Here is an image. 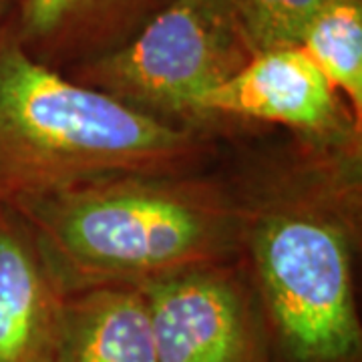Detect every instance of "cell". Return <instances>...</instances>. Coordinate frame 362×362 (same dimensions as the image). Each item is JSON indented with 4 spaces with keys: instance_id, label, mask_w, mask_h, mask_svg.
<instances>
[{
    "instance_id": "4fadbf2b",
    "label": "cell",
    "mask_w": 362,
    "mask_h": 362,
    "mask_svg": "<svg viewBox=\"0 0 362 362\" xmlns=\"http://www.w3.org/2000/svg\"><path fill=\"white\" fill-rule=\"evenodd\" d=\"M21 4H23V0H0V25L8 23Z\"/></svg>"
},
{
    "instance_id": "7a4b0ae2",
    "label": "cell",
    "mask_w": 362,
    "mask_h": 362,
    "mask_svg": "<svg viewBox=\"0 0 362 362\" xmlns=\"http://www.w3.org/2000/svg\"><path fill=\"white\" fill-rule=\"evenodd\" d=\"M13 211L65 296L226 264L242 250L240 195L197 171L89 181Z\"/></svg>"
},
{
    "instance_id": "8992f818",
    "label": "cell",
    "mask_w": 362,
    "mask_h": 362,
    "mask_svg": "<svg viewBox=\"0 0 362 362\" xmlns=\"http://www.w3.org/2000/svg\"><path fill=\"white\" fill-rule=\"evenodd\" d=\"M322 71L300 47L256 52L228 81L209 90L197 107V123L252 119L290 127L320 145L358 143L361 121L342 111Z\"/></svg>"
},
{
    "instance_id": "6da1fadb",
    "label": "cell",
    "mask_w": 362,
    "mask_h": 362,
    "mask_svg": "<svg viewBox=\"0 0 362 362\" xmlns=\"http://www.w3.org/2000/svg\"><path fill=\"white\" fill-rule=\"evenodd\" d=\"M242 204L246 247L266 326L288 362H356L361 322L352 256L361 207V143L302 139Z\"/></svg>"
},
{
    "instance_id": "7c38bea8",
    "label": "cell",
    "mask_w": 362,
    "mask_h": 362,
    "mask_svg": "<svg viewBox=\"0 0 362 362\" xmlns=\"http://www.w3.org/2000/svg\"><path fill=\"white\" fill-rule=\"evenodd\" d=\"M194 2L221 23L235 26V0H194Z\"/></svg>"
},
{
    "instance_id": "8fae6325",
    "label": "cell",
    "mask_w": 362,
    "mask_h": 362,
    "mask_svg": "<svg viewBox=\"0 0 362 362\" xmlns=\"http://www.w3.org/2000/svg\"><path fill=\"white\" fill-rule=\"evenodd\" d=\"M328 0H235V26L252 54L300 47Z\"/></svg>"
},
{
    "instance_id": "9c48e42d",
    "label": "cell",
    "mask_w": 362,
    "mask_h": 362,
    "mask_svg": "<svg viewBox=\"0 0 362 362\" xmlns=\"http://www.w3.org/2000/svg\"><path fill=\"white\" fill-rule=\"evenodd\" d=\"M51 362H157L141 290L103 286L65 296Z\"/></svg>"
},
{
    "instance_id": "52a82bcc",
    "label": "cell",
    "mask_w": 362,
    "mask_h": 362,
    "mask_svg": "<svg viewBox=\"0 0 362 362\" xmlns=\"http://www.w3.org/2000/svg\"><path fill=\"white\" fill-rule=\"evenodd\" d=\"M171 0H23L16 39L42 65L65 73L129 42Z\"/></svg>"
},
{
    "instance_id": "277c9868",
    "label": "cell",
    "mask_w": 362,
    "mask_h": 362,
    "mask_svg": "<svg viewBox=\"0 0 362 362\" xmlns=\"http://www.w3.org/2000/svg\"><path fill=\"white\" fill-rule=\"evenodd\" d=\"M250 57L235 26L194 0H171L129 42L69 69L65 77L143 115L195 127L199 101Z\"/></svg>"
},
{
    "instance_id": "ba28073f",
    "label": "cell",
    "mask_w": 362,
    "mask_h": 362,
    "mask_svg": "<svg viewBox=\"0 0 362 362\" xmlns=\"http://www.w3.org/2000/svg\"><path fill=\"white\" fill-rule=\"evenodd\" d=\"M63 304L25 220L0 207V362H51Z\"/></svg>"
},
{
    "instance_id": "5b68a950",
    "label": "cell",
    "mask_w": 362,
    "mask_h": 362,
    "mask_svg": "<svg viewBox=\"0 0 362 362\" xmlns=\"http://www.w3.org/2000/svg\"><path fill=\"white\" fill-rule=\"evenodd\" d=\"M137 288L157 362H268V326L232 266H199Z\"/></svg>"
},
{
    "instance_id": "30bf717a",
    "label": "cell",
    "mask_w": 362,
    "mask_h": 362,
    "mask_svg": "<svg viewBox=\"0 0 362 362\" xmlns=\"http://www.w3.org/2000/svg\"><path fill=\"white\" fill-rule=\"evenodd\" d=\"M300 49L362 117V0H328L304 33Z\"/></svg>"
},
{
    "instance_id": "3957f363",
    "label": "cell",
    "mask_w": 362,
    "mask_h": 362,
    "mask_svg": "<svg viewBox=\"0 0 362 362\" xmlns=\"http://www.w3.org/2000/svg\"><path fill=\"white\" fill-rule=\"evenodd\" d=\"M209 156L204 131L75 83L0 25V207L121 175L195 173Z\"/></svg>"
}]
</instances>
